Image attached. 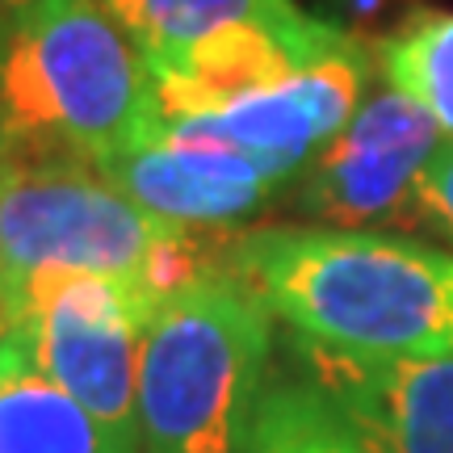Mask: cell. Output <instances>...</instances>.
I'll use <instances>...</instances> for the list:
<instances>
[{
	"label": "cell",
	"mask_w": 453,
	"mask_h": 453,
	"mask_svg": "<svg viewBox=\"0 0 453 453\" xmlns=\"http://www.w3.org/2000/svg\"><path fill=\"white\" fill-rule=\"evenodd\" d=\"M226 269L290 336L349 357L453 353V252L390 231L260 226Z\"/></svg>",
	"instance_id": "1"
},
{
	"label": "cell",
	"mask_w": 453,
	"mask_h": 453,
	"mask_svg": "<svg viewBox=\"0 0 453 453\" xmlns=\"http://www.w3.org/2000/svg\"><path fill=\"white\" fill-rule=\"evenodd\" d=\"M160 130L143 50L101 0H34L0 47V164H101Z\"/></svg>",
	"instance_id": "2"
},
{
	"label": "cell",
	"mask_w": 453,
	"mask_h": 453,
	"mask_svg": "<svg viewBox=\"0 0 453 453\" xmlns=\"http://www.w3.org/2000/svg\"><path fill=\"white\" fill-rule=\"evenodd\" d=\"M269 357L273 311L226 265L168 294L139 357V453H243Z\"/></svg>",
	"instance_id": "3"
},
{
	"label": "cell",
	"mask_w": 453,
	"mask_h": 453,
	"mask_svg": "<svg viewBox=\"0 0 453 453\" xmlns=\"http://www.w3.org/2000/svg\"><path fill=\"white\" fill-rule=\"evenodd\" d=\"M189 231L130 202L93 164H0V294L42 269L134 277L151 290L156 265Z\"/></svg>",
	"instance_id": "4"
},
{
	"label": "cell",
	"mask_w": 453,
	"mask_h": 453,
	"mask_svg": "<svg viewBox=\"0 0 453 453\" xmlns=\"http://www.w3.org/2000/svg\"><path fill=\"white\" fill-rule=\"evenodd\" d=\"M4 298L34 361L101 424L139 445V357L160 294L134 277L42 269L13 281Z\"/></svg>",
	"instance_id": "5"
},
{
	"label": "cell",
	"mask_w": 453,
	"mask_h": 453,
	"mask_svg": "<svg viewBox=\"0 0 453 453\" xmlns=\"http://www.w3.org/2000/svg\"><path fill=\"white\" fill-rule=\"evenodd\" d=\"M441 127L399 88L365 93L357 113L298 173L294 211L315 226L387 231L416 223V180L441 147Z\"/></svg>",
	"instance_id": "6"
},
{
	"label": "cell",
	"mask_w": 453,
	"mask_h": 453,
	"mask_svg": "<svg viewBox=\"0 0 453 453\" xmlns=\"http://www.w3.org/2000/svg\"><path fill=\"white\" fill-rule=\"evenodd\" d=\"M370 72L373 64L365 47L353 42L223 110L197 113L185 122H160V127L185 139L235 147L265 168H273L281 180H294L365 101Z\"/></svg>",
	"instance_id": "7"
},
{
	"label": "cell",
	"mask_w": 453,
	"mask_h": 453,
	"mask_svg": "<svg viewBox=\"0 0 453 453\" xmlns=\"http://www.w3.org/2000/svg\"><path fill=\"white\" fill-rule=\"evenodd\" d=\"M298 373L344 411L373 453H453V353L349 357L290 336Z\"/></svg>",
	"instance_id": "8"
},
{
	"label": "cell",
	"mask_w": 453,
	"mask_h": 453,
	"mask_svg": "<svg viewBox=\"0 0 453 453\" xmlns=\"http://www.w3.org/2000/svg\"><path fill=\"white\" fill-rule=\"evenodd\" d=\"M93 168L143 211L194 231L243 223L290 185L235 147L185 139L164 127Z\"/></svg>",
	"instance_id": "9"
},
{
	"label": "cell",
	"mask_w": 453,
	"mask_h": 453,
	"mask_svg": "<svg viewBox=\"0 0 453 453\" xmlns=\"http://www.w3.org/2000/svg\"><path fill=\"white\" fill-rule=\"evenodd\" d=\"M353 42L357 38H349L344 30L327 34V38H290V34L265 30V26H235V30L211 34L173 59L151 64L160 122H185L197 113L223 110L231 101L286 81L307 64L353 47Z\"/></svg>",
	"instance_id": "10"
},
{
	"label": "cell",
	"mask_w": 453,
	"mask_h": 453,
	"mask_svg": "<svg viewBox=\"0 0 453 453\" xmlns=\"http://www.w3.org/2000/svg\"><path fill=\"white\" fill-rule=\"evenodd\" d=\"M0 453H139L50 378L13 327L0 336Z\"/></svg>",
	"instance_id": "11"
},
{
	"label": "cell",
	"mask_w": 453,
	"mask_h": 453,
	"mask_svg": "<svg viewBox=\"0 0 453 453\" xmlns=\"http://www.w3.org/2000/svg\"><path fill=\"white\" fill-rule=\"evenodd\" d=\"M127 38L143 50L147 67L164 64L211 34L265 26L290 38H327L336 26L311 17L298 0H101Z\"/></svg>",
	"instance_id": "12"
},
{
	"label": "cell",
	"mask_w": 453,
	"mask_h": 453,
	"mask_svg": "<svg viewBox=\"0 0 453 453\" xmlns=\"http://www.w3.org/2000/svg\"><path fill=\"white\" fill-rule=\"evenodd\" d=\"M243 453H373L332 399L303 373L269 378Z\"/></svg>",
	"instance_id": "13"
},
{
	"label": "cell",
	"mask_w": 453,
	"mask_h": 453,
	"mask_svg": "<svg viewBox=\"0 0 453 453\" xmlns=\"http://www.w3.org/2000/svg\"><path fill=\"white\" fill-rule=\"evenodd\" d=\"M378 67L390 88L411 97L453 139V13H411L378 50Z\"/></svg>",
	"instance_id": "14"
},
{
	"label": "cell",
	"mask_w": 453,
	"mask_h": 453,
	"mask_svg": "<svg viewBox=\"0 0 453 453\" xmlns=\"http://www.w3.org/2000/svg\"><path fill=\"white\" fill-rule=\"evenodd\" d=\"M416 219L453 235V139H441L416 180Z\"/></svg>",
	"instance_id": "15"
},
{
	"label": "cell",
	"mask_w": 453,
	"mask_h": 453,
	"mask_svg": "<svg viewBox=\"0 0 453 453\" xmlns=\"http://www.w3.org/2000/svg\"><path fill=\"white\" fill-rule=\"evenodd\" d=\"M34 0H0V47H4V38L13 34V26L26 17V9H30Z\"/></svg>",
	"instance_id": "16"
},
{
	"label": "cell",
	"mask_w": 453,
	"mask_h": 453,
	"mask_svg": "<svg viewBox=\"0 0 453 453\" xmlns=\"http://www.w3.org/2000/svg\"><path fill=\"white\" fill-rule=\"evenodd\" d=\"M9 327H13V315H9V298L0 294V336H4Z\"/></svg>",
	"instance_id": "17"
}]
</instances>
